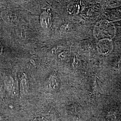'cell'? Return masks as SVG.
Masks as SVG:
<instances>
[{"instance_id": "1", "label": "cell", "mask_w": 121, "mask_h": 121, "mask_svg": "<svg viewBox=\"0 0 121 121\" xmlns=\"http://www.w3.org/2000/svg\"><path fill=\"white\" fill-rule=\"evenodd\" d=\"M1 17L4 22L9 24L13 25L16 23L17 17L14 13L8 10H4L1 13Z\"/></svg>"}, {"instance_id": "2", "label": "cell", "mask_w": 121, "mask_h": 121, "mask_svg": "<svg viewBox=\"0 0 121 121\" xmlns=\"http://www.w3.org/2000/svg\"><path fill=\"white\" fill-rule=\"evenodd\" d=\"M40 22L41 25L44 29L49 28L52 23L51 15L47 12L44 11L40 14Z\"/></svg>"}, {"instance_id": "3", "label": "cell", "mask_w": 121, "mask_h": 121, "mask_svg": "<svg viewBox=\"0 0 121 121\" xmlns=\"http://www.w3.org/2000/svg\"><path fill=\"white\" fill-rule=\"evenodd\" d=\"M61 49L60 47H55L52 49V52L53 54H56L60 51Z\"/></svg>"}, {"instance_id": "4", "label": "cell", "mask_w": 121, "mask_h": 121, "mask_svg": "<svg viewBox=\"0 0 121 121\" xmlns=\"http://www.w3.org/2000/svg\"><path fill=\"white\" fill-rule=\"evenodd\" d=\"M2 50H3V48L1 44L0 43V54H1L2 52Z\"/></svg>"}]
</instances>
